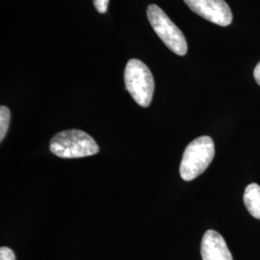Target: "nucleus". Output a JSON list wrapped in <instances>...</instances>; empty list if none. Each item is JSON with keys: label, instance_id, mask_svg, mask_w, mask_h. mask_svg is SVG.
<instances>
[{"label": "nucleus", "instance_id": "nucleus-1", "mask_svg": "<svg viewBox=\"0 0 260 260\" xmlns=\"http://www.w3.org/2000/svg\"><path fill=\"white\" fill-rule=\"evenodd\" d=\"M50 151L61 158L91 156L100 151L96 142L82 130L69 129L55 134L49 145Z\"/></svg>", "mask_w": 260, "mask_h": 260}, {"label": "nucleus", "instance_id": "nucleus-2", "mask_svg": "<svg viewBox=\"0 0 260 260\" xmlns=\"http://www.w3.org/2000/svg\"><path fill=\"white\" fill-rule=\"evenodd\" d=\"M215 155L213 140L201 136L193 140L186 148L181 159L179 174L185 181H191L201 176L210 165Z\"/></svg>", "mask_w": 260, "mask_h": 260}, {"label": "nucleus", "instance_id": "nucleus-3", "mask_svg": "<svg viewBox=\"0 0 260 260\" xmlns=\"http://www.w3.org/2000/svg\"><path fill=\"white\" fill-rule=\"evenodd\" d=\"M124 83L126 90L142 107H148L152 101L154 80L146 64L138 59H131L125 67Z\"/></svg>", "mask_w": 260, "mask_h": 260}, {"label": "nucleus", "instance_id": "nucleus-4", "mask_svg": "<svg viewBox=\"0 0 260 260\" xmlns=\"http://www.w3.org/2000/svg\"><path fill=\"white\" fill-rule=\"evenodd\" d=\"M147 15L150 25L167 47L177 55H185L188 49L185 37L166 13L152 4L148 7Z\"/></svg>", "mask_w": 260, "mask_h": 260}, {"label": "nucleus", "instance_id": "nucleus-5", "mask_svg": "<svg viewBox=\"0 0 260 260\" xmlns=\"http://www.w3.org/2000/svg\"><path fill=\"white\" fill-rule=\"evenodd\" d=\"M186 5L204 19L228 26L233 22V13L224 0H184Z\"/></svg>", "mask_w": 260, "mask_h": 260}, {"label": "nucleus", "instance_id": "nucleus-6", "mask_svg": "<svg viewBox=\"0 0 260 260\" xmlns=\"http://www.w3.org/2000/svg\"><path fill=\"white\" fill-rule=\"evenodd\" d=\"M201 253L203 260H233L223 236L213 230H209L204 234Z\"/></svg>", "mask_w": 260, "mask_h": 260}, {"label": "nucleus", "instance_id": "nucleus-7", "mask_svg": "<svg viewBox=\"0 0 260 260\" xmlns=\"http://www.w3.org/2000/svg\"><path fill=\"white\" fill-rule=\"evenodd\" d=\"M243 200L249 213L255 219L260 220V186L256 183H251L247 186Z\"/></svg>", "mask_w": 260, "mask_h": 260}, {"label": "nucleus", "instance_id": "nucleus-8", "mask_svg": "<svg viewBox=\"0 0 260 260\" xmlns=\"http://www.w3.org/2000/svg\"><path fill=\"white\" fill-rule=\"evenodd\" d=\"M11 112L6 106L0 107V141L2 142L9 128Z\"/></svg>", "mask_w": 260, "mask_h": 260}, {"label": "nucleus", "instance_id": "nucleus-9", "mask_svg": "<svg viewBox=\"0 0 260 260\" xmlns=\"http://www.w3.org/2000/svg\"><path fill=\"white\" fill-rule=\"evenodd\" d=\"M0 260H16L14 251L7 247L0 248Z\"/></svg>", "mask_w": 260, "mask_h": 260}, {"label": "nucleus", "instance_id": "nucleus-10", "mask_svg": "<svg viewBox=\"0 0 260 260\" xmlns=\"http://www.w3.org/2000/svg\"><path fill=\"white\" fill-rule=\"evenodd\" d=\"M93 1L94 8L99 13L101 14L106 13V11L108 9L109 0H93Z\"/></svg>", "mask_w": 260, "mask_h": 260}, {"label": "nucleus", "instance_id": "nucleus-11", "mask_svg": "<svg viewBox=\"0 0 260 260\" xmlns=\"http://www.w3.org/2000/svg\"><path fill=\"white\" fill-rule=\"evenodd\" d=\"M253 76H254V79H255L256 83L260 86V62L256 65L254 71H253Z\"/></svg>", "mask_w": 260, "mask_h": 260}]
</instances>
